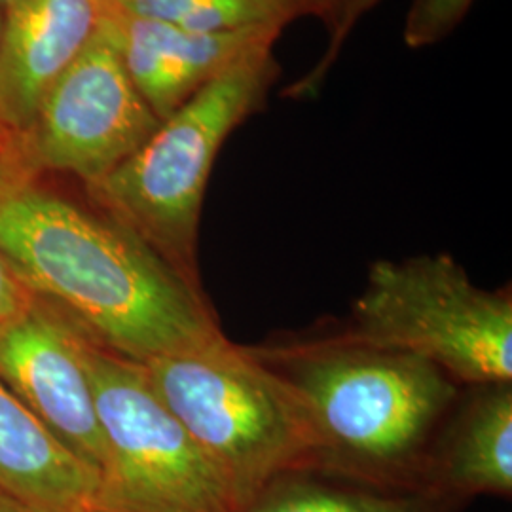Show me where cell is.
I'll list each match as a JSON object with an SVG mask.
<instances>
[{
  "mask_svg": "<svg viewBox=\"0 0 512 512\" xmlns=\"http://www.w3.org/2000/svg\"><path fill=\"white\" fill-rule=\"evenodd\" d=\"M0 253L38 296L137 363L224 338L200 287L99 205L74 202L4 152Z\"/></svg>",
  "mask_w": 512,
  "mask_h": 512,
  "instance_id": "cell-1",
  "label": "cell"
},
{
  "mask_svg": "<svg viewBox=\"0 0 512 512\" xmlns=\"http://www.w3.org/2000/svg\"><path fill=\"white\" fill-rule=\"evenodd\" d=\"M256 353L308 414L319 467L397 475L420 458L458 397L456 382L437 366L348 336Z\"/></svg>",
  "mask_w": 512,
  "mask_h": 512,
  "instance_id": "cell-2",
  "label": "cell"
},
{
  "mask_svg": "<svg viewBox=\"0 0 512 512\" xmlns=\"http://www.w3.org/2000/svg\"><path fill=\"white\" fill-rule=\"evenodd\" d=\"M274 44L241 55L162 120L128 160L88 188L95 205L200 289L205 188L224 141L260 110L277 78Z\"/></svg>",
  "mask_w": 512,
  "mask_h": 512,
  "instance_id": "cell-3",
  "label": "cell"
},
{
  "mask_svg": "<svg viewBox=\"0 0 512 512\" xmlns=\"http://www.w3.org/2000/svg\"><path fill=\"white\" fill-rule=\"evenodd\" d=\"M148 384L251 507L283 476L317 465V439L293 389L256 351L226 336L141 363Z\"/></svg>",
  "mask_w": 512,
  "mask_h": 512,
  "instance_id": "cell-4",
  "label": "cell"
},
{
  "mask_svg": "<svg viewBox=\"0 0 512 512\" xmlns=\"http://www.w3.org/2000/svg\"><path fill=\"white\" fill-rule=\"evenodd\" d=\"M353 323L351 340L420 357L454 382L511 384V294L476 287L450 255L374 262Z\"/></svg>",
  "mask_w": 512,
  "mask_h": 512,
  "instance_id": "cell-5",
  "label": "cell"
},
{
  "mask_svg": "<svg viewBox=\"0 0 512 512\" xmlns=\"http://www.w3.org/2000/svg\"><path fill=\"white\" fill-rule=\"evenodd\" d=\"M105 440L95 505L114 512H241L213 463L148 384L141 363L86 342Z\"/></svg>",
  "mask_w": 512,
  "mask_h": 512,
  "instance_id": "cell-6",
  "label": "cell"
},
{
  "mask_svg": "<svg viewBox=\"0 0 512 512\" xmlns=\"http://www.w3.org/2000/svg\"><path fill=\"white\" fill-rule=\"evenodd\" d=\"M160 124L101 21L88 46L42 99L33 124L0 152L40 175L67 173L92 188Z\"/></svg>",
  "mask_w": 512,
  "mask_h": 512,
  "instance_id": "cell-7",
  "label": "cell"
},
{
  "mask_svg": "<svg viewBox=\"0 0 512 512\" xmlns=\"http://www.w3.org/2000/svg\"><path fill=\"white\" fill-rule=\"evenodd\" d=\"M90 334L46 298L0 330V380L97 476L105 440L86 365Z\"/></svg>",
  "mask_w": 512,
  "mask_h": 512,
  "instance_id": "cell-8",
  "label": "cell"
},
{
  "mask_svg": "<svg viewBox=\"0 0 512 512\" xmlns=\"http://www.w3.org/2000/svg\"><path fill=\"white\" fill-rule=\"evenodd\" d=\"M99 0H16L0 33V150L33 124L55 80L99 29Z\"/></svg>",
  "mask_w": 512,
  "mask_h": 512,
  "instance_id": "cell-9",
  "label": "cell"
},
{
  "mask_svg": "<svg viewBox=\"0 0 512 512\" xmlns=\"http://www.w3.org/2000/svg\"><path fill=\"white\" fill-rule=\"evenodd\" d=\"M101 21L131 82L160 120L183 107L241 55L275 42L281 35L279 29L196 33L158 19L131 16L105 4Z\"/></svg>",
  "mask_w": 512,
  "mask_h": 512,
  "instance_id": "cell-10",
  "label": "cell"
},
{
  "mask_svg": "<svg viewBox=\"0 0 512 512\" xmlns=\"http://www.w3.org/2000/svg\"><path fill=\"white\" fill-rule=\"evenodd\" d=\"M0 490L33 512H84L95 505L99 476L0 380Z\"/></svg>",
  "mask_w": 512,
  "mask_h": 512,
  "instance_id": "cell-11",
  "label": "cell"
},
{
  "mask_svg": "<svg viewBox=\"0 0 512 512\" xmlns=\"http://www.w3.org/2000/svg\"><path fill=\"white\" fill-rule=\"evenodd\" d=\"M478 387L442 448L440 480L458 494L511 495V384Z\"/></svg>",
  "mask_w": 512,
  "mask_h": 512,
  "instance_id": "cell-12",
  "label": "cell"
},
{
  "mask_svg": "<svg viewBox=\"0 0 512 512\" xmlns=\"http://www.w3.org/2000/svg\"><path fill=\"white\" fill-rule=\"evenodd\" d=\"M114 8L196 33L279 29L310 14L308 0H124Z\"/></svg>",
  "mask_w": 512,
  "mask_h": 512,
  "instance_id": "cell-13",
  "label": "cell"
},
{
  "mask_svg": "<svg viewBox=\"0 0 512 512\" xmlns=\"http://www.w3.org/2000/svg\"><path fill=\"white\" fill-rule=\"evenodd\" d=\"M243 512H429V499L279 478Z\"/></svg>",
  "mask_w": 512,
  "mask_h": 512,
  "instance_id": "cell-14",
  "label": "cell"
},
{
  "mask_svg": "<svg viewBox=\"0 0 512 512\" xmlns=\"http://www.w3.org/2000/svg\"><path fill=\"white\" fill-rule=\"evenodd\" d=\"M473 2L475 0H414L404 23V44L412 50L437 44L458 27Z\"/></svg>",
  "mask_w": 512,
  "mask_h": 512,
  "instance_id": "cell-15",
  "label": "cell"
},
{
  "mask_svg": "<svg viewBox=\"0 0 512 512\" xmlns=\"http://www.w3.org/2000/svg\"><path fill=\"white\" fill-rule=\"evenodd\" d=\"M378 2H382V0H342L338 12L330 21L332 33H330L329 48L325 50V54L319 57V61L315 63V67L311 71L304 74L298 82H294L293 86L287 88V92H285L287 97L308 99L321 90L332 65L336 63L338 55L342 52V46H344L346 38L349 37V33L355 29L359 19L368 14Z\"/></svg>",
  "mask_w": 512,
  "mask_h": 512,
  "instance_id": "cell-16",
  "label": "cell"
},
{
  "mask_svg": "<svg viewBox=\"0 0 512 512\" xmlns=\"http://www.w3.org/2000/svg\"><path fill=\"white\" fill-rule=\"evenodd\" d=\"M38 294L19 277L14 266L0 253V330L29 310Z\"/></svg>",
  "mask_w": 512,
  "mask_h": 512,
  "instance_id": "cell-17",
  "label": "cell"
},
{
  "mask_svg": "<svg viewBox=\"0 0 512 512\" xmlns=\"http://www.w3.org/2000/svg\"><path fill=\"white\" fill-rule=\"evenodd\" d=\"M342 0H308V8H310V14L315 16H321V18L332 21L334 14L338 12Z\"/></svg>",
  "mask_w": 512,
  "mask_h": 512,
  "instance_id": "cell-18",
  "label": "cell"
},
{
  "mask_svg": "<svg viewBox=\"0 0 512 512\" xmlns=\"http://www.w3.org/2000/svg\"><path fill=\"white\" fill-rule=\"evenodd\" d=\"M0 512H33L27 509L25 505H21L18 499H14L12 495L6 494L0 490Z\"/></svg>",
  "mask_w": 512,
  "mask_h": 512,
  "instance_id": "cell-19",
  "label": "cell"
},
{
  "mask_svg": "<svg viewBox=\"0 0 512 512\" xmlns=\"http://www.w3.org/2000/svg\"><path fill=\"white\" fill-rule=\"evenodd\" d=\"M14 2H16V0H0V10L4 12V10H6L10 4H14Z\"/></svg>",
  "mask_w": 512,
  "mask_h": 512,
  "instance_id": "cell-20",
  "label": "cell"
},
{
  "mask_svg": "<svg viewBox=\"0 0 512 512\" xmlns=\"http://www.w3.org/2000/svg\"><path fill=\"white\" fill-rule=\"evenodd\" d=\"M101 4H105V6H116V4H120V2H124V0H99Z\"/></svg>",
  "mask_w": 512,
  "mask_h": 512,
  "instance_id": "cell-21",
  "label": "cell"
},
{
  "mask_svg": "<svg viewBox=\"0 0 512 512\" xmlns=\"http://www.w3.org/2000/svg\"><path fill=\"white\" fill-rule=\"evenodd\" d=\"M84 512H114V511H109V509H103V507H97V505H93V507H90V509H88V511H84Z\"/></svg>",
  "mask_w": 512,
  "mask_h": 512,
  "instance_id": "cell-22",
  "label": "cell"
},
{
  "mask_svg": "<svg viewBox=\"0 0 512 512\" xmlns=\"http://www.w3.org/2000/svg\"><path fill=\"white\" fill-rule=\"evenodd\" d=\"M2 19H4V12L0 10V33H2Z\"/></svg>",
  "mask_w": 512,
  "mask_h": 512,
  "instance_id": "cell-23",
  "label": "cell"
}]
</instances>
